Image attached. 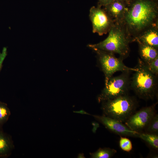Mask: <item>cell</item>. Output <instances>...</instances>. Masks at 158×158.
<instances>
[{
    "label": "cell",
    "instance_id": "obj_2",
    "mask_svg": "<svg viewBox=\"0 0 158 158\" xmlns=\"http://www.w3.org/2000/svg\"><path fill=\"white\" fill-rule=\"evenodd\" d=\"M107 37L97 44H89L90 48L117 54L124 60L129 55V44L133 42L123 22L114 23Z\"/></svg>",
    "mask_w": 158,
    "mask_h": 158
},
{
    "label": "cell",
    "instance_id": "obj_13",
    "mask_svg": "<svg viewBox=\"0 0 158 158\" xmlns=\"http://www.w3.org/2000/svg\"><path fill=\"white\" fill-rule=\"evenodd\" d=\"M138 51L144 62L153 60L158 57V49L150 46L138 43Z\"/></svg>",
    "mask_w": 158,
    "mask_h": 158
},
{
    "label": "cell",
    "instance_id": "obj_16",
    "mask_svg": "<svg viewBox=\"0 0 158 158\" xmlns=\"http://www.w3.org/2000/svg\"><path fill=\"white\" fill-rule=\"evenodd\" d=\"M11 114L10 110L7 104L0 102V127H2L7 121Z\"/></svg>",
    "mask_w": 158,
    "mask_h": 158
},
{
    "label": "cell",
    "instance_id": "obj_12",
    "mask_svg": "<svg viewBox=\"0 0 158 158\" xmlns=\"http://www.w3.org/2000/svg\"><path fill=\"white\" fill-rule=\"evenodd\" d=\"M14 147L10 136L5 133L0 127V157H6L11 154Z\"/></svg>",
    "mask_w": 158,
    "mask_h": 158
},
{
    "label": "cell",
    "instance_id": "obj_7",
    "mask_svg": "<svg viewBox=\"0 0 158 158\" xmlns=\"http://www.w3.org/2000/svg\"><path fill=\"white\" fill-rule=\"evenodd\" d=\"M89 17L93 32L100 36L108 33L114 23L104 8L98 6L90 8Z\"/></svg>",
    "mask_w": 158,
    "mask_h": 158
},
{
    "label": "cell",
    "instance_id": "obj_6",
    "mask_svg": "<svg viewBox=\"0 0 158 158\" xmlns=\"http://www.w3.org/2000/svg\"><path fill=\"white\" fill-rule=\"evenodd\" d=\"M97 54L98 61L105 76V85L114 74L118 71L131 72L137 70L125 65L123 60L116 57L115 54L96 49H92Z\"/></svg>",
    "mask_w": 158,
    "mask_h": 158
},
{
    "label": "cell",
    "instance_id": "obj_17",
    "mask_svg": "<svg viewBox=\"0 0 158 158\" xmlns=\"http://www.w3.org/2000/svg\"><path fill=\"white\" fill-rule=\"evenodd\" d=\"M147 133L157 134L158 132V115L156 114L151 119L146 127Z\"/></svg>",
    "mask_w": 158,
    "mask_h": 158
},
{
    "label": "cell",
    "instance_id": "obj_8",
    "mask_svg": "<svg viewBox=\"0 0 158 158\" xmlns=\"http://www.w3.org/2000/svg\"><path fill=\"white\" fill-rule=\"evenodd\" d=\"M157 103L142 108L134 113L125 122V125L130 129L139 132L145 128L155 114Z\"/></svg>",
    "mask_w": 158,
    "mask_h": 158
},
{
    "label": "cell",
    "instance_id": "obj_18",
    "mask_svg": "<svg viewBox=\"0 0 158 158\" xmlns=\"http://www.w3.org/2000/svg\"><path fill=\"white\" fill-rule=\"evenodd\" d=\"M143 62L150 71L158 76V57L153 60Z\"/></svg>",
    "mask_w": 158,
    "mask_h": 158
},
{
    "label": "cell",
    "instance_id": "obj_9",
    "mask_svg": "<svg viewBox=\"0 0 158 158\" xmlns=\"http://www.w3.org/2000/svg\"><path fill=\"white\" fill-rule=\"evenodd\" d=\"M97 121L109 130L122 135L138 137L139 132L130 129L122 123L104 115H93Z\"/></svg>",
    "mask_w": 158,
    "mask_h": 158
},
{
    "label": "cell",
    "instance_id": "obj_11",
    "mask_svg": "<svg viewBox=\"0 0 158 158\" xmlns=\"http://www.w3.org/2000/svg\"><path fill=\"white\" fill-rule=\"evenodd\" d=\"M128 5L121 0H114L103 8L114 23L123 22Z\"/></svg>",
    "mask_w": 158,
    "mask_h": 158
},
{
    "label": "cell",
    "instance_id": "obj_4",
    "mask_svg": "<svg viewBox=\"0 0 158 158\" xmlns=\"http://www.w3.org/2000/svg\"><path fill=\"white\" fill-rule=\"evenodd\" d=\"M102 102L103 115L122 123L135 113L137 106L135 99L128 94Z\"/></svg>",
    "mask_w": 158,
    "mask_h": 158
},
{
    "label": "cell",
    "instance_id": "obj_20",
    "mask_svg": "<svg viewBox=\"0 0 158 158\" xmlns=\"http://www.w3.org/2000/svg\"><path fill=\"white\" fill-rule=\"evenodd\" d=\"M114 0H97V6L102 7L110 3Z\"/></svg>",
    "mask_w": 158,
    "mask_h": 158
},
{
    "label": "cell",
    "instance_id": "obj_21",
    "mask_svg": "<svg viewBox=\"0 0 158 158\" xmlns=\"http://www.w3.org/2000/svg\"><path fill=\"white\" fill-rule=\"evenodd\" d=\"M126 3L128 5L133 0H121Z\"/></svg>",
    "mask_w": 158,
    "mask_h": 158
},
{
    "label": "cell",
    "instance_id": "obj_3",
    "mask_svg": "<svg viewBox=\"0 0 158 158\" xmlns=\"http://www.w3.org/2000/svg\"><path fill=\"white\" fill-rule=\"evenodd\" d=\"M136 68L137 70L130 79V88L140 98L153 99L157 93V76L150 71L139 58Z\"/></svg>",
    "mask_w": 158,
    "mask_h": 158
},
{
    "label": "cell",
    "instance_id": "obj_19",
    "mask_svg": "<svg viewBox=\"0 0 158 158\" xmlns=\"http://www.w3.org/2000/svg\"><path fill=\"white\" fill-rule=\"evenodd\" d=\"M119 145L123 150L127 152H130L132 148V143L130 140L125 137H121Z\"/></svg>",
    "mask_w": 158,
    "mask_h": 158
},
{
    "label": "cell",
    "instance_id": "obj_15",
    "mask_svg": "<svg viewBox=\"0 0 158 158\" xmlns=\"http://www.w3.org/2000/svg\"><path fill=\"white\" fill-rule=\"evenodd\" d=\"M138 137L147 142L153 148L158 149V136L157 134L140 133Z\"/></svg>",
    "mask_w": 158,
    "mask_h": 158
},
{
    "label": "cell",
    "instance_id": "obj_1",
    "mask_svg": "<svg viewBox=\"0 0 158 158\" xmlns=\"http://www.w3.org/2000/svg\"><path fill=\"white\" fill-rule=\"evenodd\" d=\"M158 22V0H133L128 5L123 21L133 42L145 29Z\"/></svg>",
    "mask_w": 158,
    "mask_h": 158
},
{
    "label": "cell",
    "instance_id": "obj_5",
    "mask_svg": "<svg viewBox=\"0 0 158 158\" xmlns=\"http://www.w3.org/2000/svg\"><path fill=\"white\" fill-rule=\"evenodd\" d=\"M123 72L118 76H112L97 97L99 102L128 94L130 87V73Z\"/></svg>",
    "mask_w": 158,
    "mask_h": 158
},
{
    "label": "cell",
    "instance_id": "obj_10",
    "mask_svg": "<svg viewBox=\"0 0 158 158\" xmlns=\"http://www.w3.org/2000/svg\"><path fill=\"white\" fill-rule=\"evenodd\" d=\"M135 41L158 49V22L142 31L136 37Z\"/></svg>",
    "mask_w": 158,
    "mask_h": 158
},
{
    "label": "cell",
    "instance_id": "obj_14",
    "mask_svg": "<svg viewBox=\"0 0 158 158\" xmlns=\"http://www.w3.org/2000/svg\"><path fill=\"white\" fill-rule=\"evenodd\" d=\"M117 152L114 149L110 148H99L95 152L90 153L92 158H110Z\"/></svg>",
    "mask_w": 158,
    "mask_h": 158
}]
</instances>
